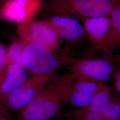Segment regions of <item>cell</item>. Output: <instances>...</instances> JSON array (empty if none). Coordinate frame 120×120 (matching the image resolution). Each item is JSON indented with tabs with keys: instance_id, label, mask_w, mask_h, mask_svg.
<instances>
[{
	"instance_id": "ba28073f",
	"label": "cell",
	"mask_w": 120,
	"mask_h": 120,
	"mask_svg": "<svg viewBox=\"0 0 120 120\" xmlns=\"http://www.w3.org/2000/svg\"><path fill=\"white\" fill-rule=\"evenodd\" d=\"M41 6V0H6L0 8V17L19 25L26 24L34 20Z\"/></svg>"
},
{
	"instance_id": "2e32d148",
	"label": "cell",
	"mask_w": 120,
	"mask_h": 120,
	"mask_svg": "<svg viewBox=\"0 0 120 120\" xmlns=\"http://www.w3.org/2000/svg\"><path fill=\"white\" fill-rule=\"evenodd\" d=\"M114 60L115 71L113 75L114 85L117 92L120 95V56H117Z\"/></svg>"
},
{
	"instance_id": "e0dca14e",
	"label": "cell",
	"mask_w": 120,
	"mask_h": 120,
	"mask_svg": "<svg viewBox=\"0 0 120 120\" xmlns=\"http://www.w3.org/2000/svg\"><path fill=\"white\" fill-rule=\"evenodd\" d=\"M7 49L2 43H0V79L7 67L6 62Z\"/></svg>"
},
{
	"instance_id": "8fae6325",
	"label": "cell",
	"mask_w": 120,
	"mask_h": 120,
	"mask_svg": "<svg viewBox=\"0 0 120 120\" xmlns=\"http://www.w3.org/2000/svg\"><path fill=\"white\" fill-rule=\"evenodd\" d=\"M72 82L67 90L64 103H67L79 109H86L90 105L95 94L73 87L71 85Z\"/></svg>"
},
{
	"instance_id": "9a60e30c",
	"label": "cell",
	"mask_w": 120,
	"mask_h": 120,
	"mask_svg": "<svg viewBox=\"0 0 120 120\" xmlns=\"http://www.w3.org/2000/svg\"><path fill=\"white\" fill-rule=\"evenodd\" d=\"M100 115L105 120H120V100L113 97Z\"/></svg>"
},
{
	"instance_id": "7c38bea8",
	"label": "cell",
	"mask_w": 120,
	"mask_h": 120,
	"mask_svg": "<svg viewBox=\"0 0 120 120\" xmlns=\"http://www.w3.org/2000/svg\"><path fill=\"white\" fill-rule=\"evenodd\" d=\"M111 25L110 37L111 52L120 48V1L118 0L109 15Z\"/></svg>"
},
{
	"instance_id": "ac0fdd59",
	"label": "cell",
	"mask_w": 120,
	"mask_h": 120,
	"mask_svg": "<svg viewBox=\"0 0 120 120\" xmlns=\"http://www.w3.org/2000/svg\"><path fill=\"white\" fill-rule=\"evenodd\" d=\"M0 120H11L9 112L0 109Z\"/></svg>"
},
{
	"instance_id": "4fadbf2b",
	"label": "cell",
	"mask_w": 120,
	"mask_h": 120,
	"mask_svg": "<svg viewBox=\"0 0 120 120\" xmlns=\"http://www.w3.org/2000/svg\"><path fill=\"white\" fill-rule=\"evenodd\" d=\"M113 98L109 88L102 90L94 94L92 101L86 109L100 114Z\"/></svg>"
},
{
	"instance_id": "6da1fadb",
	"label": "cell",
	"mask_w": 120,
	"mask_h": 120,
	"mask_svg": "<svg viewBox=\"0 0 120 120\" xmlns=\"http://www.w3.org/2000/svg\"><path fill=\"white\" fill-rule=\"evenodd\" d=\"M73 79L68 73L46 84L26 106L17 112V120H49L59 115Z\"/></svg>"
},
{
	"instance_id": "7a4b0ae2",
	"label": "cell",
	"mask_w": 120,
	"mask_h": 120,
	"mask_svg": "<svg viewBox=\"0 0 120 120\" xmlns=\"http://www.w3.org/2000/svg\"><path fill=\"white\" fill-rule=\"evenodd\" d=\"M118 0H49L47 8L55 15L82 19L109 16Z\"/></svg>"
},
{
	"instance_id": "3957f363",
	"label": "cell",
	"mask_w": 120,
	"mask_h": 120,
	"mask_svg": "<svg viewBox=\"0 0 120 120\" xmlns=\"http://www.w3.org/2000/svg\"><path fill=\"white\" fill-rule=\"evenodd\" d=\"M112 56L68 58L69 74L75 79L104 83L113 77L115 64Z\"/></svg>"
},
{
	"instance_id": "5b68a950",
	"label": "cell",
	"mask_w": 120,
	"mask_h": 120,
	"mask_svg": "<svg viewBox=\"0 0 120 120\" xmlns=\"http://www.w3.org/2000/svg\"><path fill=\"white\" fill-rule=\"evenodd\" d=\"M61 75H32L15 88L6 97L1 109L6 112H18L26 106L46 84L59 79Z\"/></svg>"
},
{
	"instance_id": "5bb4252c",
	"label": "cell",
	"mask_w": 120,
	"mask_h": 120,
	"mask_svg": "<svg viewBox=\"0 0 120 120\" xmlns=\"http://www.w3.org/2000/svg\"><path fill=\"white\" fill-rule=\"evenodd\" d=\"M25 43L21 41L12 43L7 49V66L11 64H21L22 56Z\"/></svg>"
},
{
	"instance_id": "8992f818",
	"label": "cell",
	"mask_w": 120,
	"mask_h": 120,
	"mask_svg": "<svg viewBox=\"0 0 120 120\" xmlns=\"http://www.w3.org/2000/svg\"><path fill=\"white\" fill-rule=\"evenodd\" d=\"M17 31L21 41L25 44H37L54 52L60 49L62 44V40L46 19L33 20L19 25Z\"/></svg>"
},
{
	"instance_id": "9c48e42d",
	"label": "cell",
	"mask_w": 120,
	"mask_h": 120,
	"mask_svg": "<svg viewBox=\"0 0 120 120\" xmlns=\"http://www.w3.org/2000/svg\"><path fill=\"white\" fill-rule=\"evenodd\" d=\"M46 20L62 40L73 45H82L87 40L81 19L53 15Z\"/></svg>"
},
{
	"instance_id": "52a82bcc",
	"label": "cell",
	"mask_w": 120,
	"mask_h": 120,
	"mask_svg": "<svg viewBox=\"0 0 120 120\" xmlns=\"http://www.w3.org/2000/svg\"><path fill=\"white\" fill-rule=\"evenodd\" d=\"M81 21L90 43V51L101 52L103 55L111 56L109 47L111 25L109 16L84 18Z\"/></svg>"
},
{
	"instance_id": "277c9868",
	"label": "cell",
	"mask_w": 120,
	"mask_h": 120,
	"mask_svg": "<svg viewBox=\"0 0 120 120\" xmlns=\"http://www.w3.org/2000/svg\"><path fill=\"white\" fill-rule=\"evenodd\" d=\"M67 60L40 45L28 43L24 47L21 65L32 75H54L67 64Z\"/></svg>"
},
{
	"instance_id": "d6986e66",
	"label": "cell",
	"mask_w": 120,
	"mask_h": 120,
	"mask_svg": "<svg viewBox=\"0 0 120 120\" xmlns=\"http://www.w3.org/2000/svg\"></svg>"
},
{
	"instance_id": "30bf717a",
	"label": "cell",
	"mask_w": 120,
	"mask_h": 120,
	"mask_svg": "<svg viewBox=\"0 0 120 120\" xmlns=\"http://www.w3.org/2000/svg\"><path fill=\"white\" fill-rule=\"evenodd\" d=\"M28 79L27 71L19 64L7 66L0 79V109L6 97Z\"/></svg>"
}]
</instances>
